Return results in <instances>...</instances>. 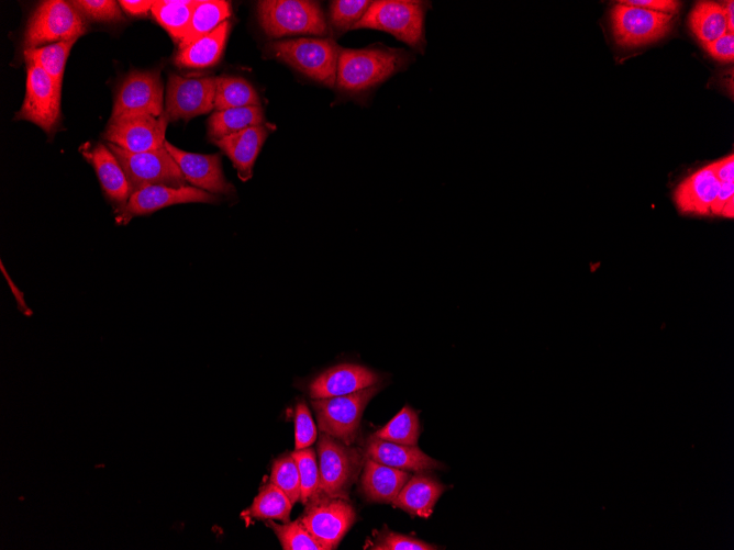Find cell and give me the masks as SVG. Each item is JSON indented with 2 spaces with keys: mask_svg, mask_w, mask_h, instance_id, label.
I'll use <instances>...</instances> for the list:
<instances>
[{
  "mask_svg": "<svg viewBox=\"0 0 734 550\" xmlns=\"http://www.w3.org/2000/svg\"><path fill=\"white\" fill-rule=\"evenodd\" d=\"M715 175L720 182L734 181V155L713 162Z\"/></svg>",
  "mask_w": 734,
  "mask_h": 550,
  "instance_id": "obj_42",
  "label": "cell"
},
{
  "mask_svg": "<svg viewBox=\"0 0 734 550\" xmlns=\"http://www.w3.org/2000/svg\"><path fill=\"white\" fill-rule=\"evenodd\" d=\"M365 458L379 463L415 473H427L442 464L425 454L418 446H407L381 440L374 435L366 444Z\"/></svg>",
  "mask_w": 734,
  "mask_h": 550,
  "instance_id": "obj_19",
  "label": "cell"
},
{
  "mask_svg": "<svg viewBox=\"0 0 734 550\" xmlns=\"http://www.w3.org/2000/svg\"><path fill=\"white\" fill-rule=\"evenodd\" d=\"M259 23L268 37L290 34L324 35L329 26L320 4L309 0H264L257 4Z\"/></svg>",
  "mask_w": 734,
  "mask_h": 550,
  "instance_id": "obj_4",
  "label": "cell"
},
{
  "mask_svg": "<svg viewBox=\"0 0 734 550\" xmlns=\"http://www.w3.org/2000/svg\"><path fill=\"white\" fill-rule=\"evenodd\" d=\"M76 41H66L23 50L26 64L42 68L54 82L62 87L65 64Z\"/></svg>",
  "mask_w": 734,
  "mask_h": 550,
  "instance_id": "obj_31",
  "label": "cell"
},
{
  "mask_svg": "<svg viewBox=\"0 0 734 550\" xmlns=\"http://www.w3.org/2000/svg\"><path fill=\"white\" fill-rule=\"evenodd\" d=\"M231 23L226 20L214 31L179 49L175 64L186 68H208L215 65L224 50Z\"/></svg>",
  "mask_w": 734,
  "mask_h": 550,
  "instance_id": "obj_24",
  "label": "cell"
},
{
  "mask_svg": "<svg viewBox=\"0 0 734 550\" xmlns=\"http://www.w3.org/2000/svg\"><path fill=\"white\" fill-rule=\"evenodd\" d=\"M249 105H260V99L247 80L234 76L218 77L214 97L215 111Z\"/></svg>",
  "mask_w": 734,
  "mask_h": 550,
  "instance_id": "obj_30",
  "label": "cell"
},
{
  "mask_svg": "<svg viewBox=\"0 0 734 550\" xmlns=\"http://www.w3.org/2000/svg\"><path fill=\"white\" fill-rule=\"evenodd\" d=\"M92 164L105 197L115 205L116 211L123 209L131 190L126 175L116 157L105 145L98 144L90 151L84 153Z\"/></svg>",
  "mask_w": 734,
  "mask_h": 550,
  "instance_id": "obj_21",
  "label": "cell"
},
{
  "mask_svg": "<svg viewBox=\"0 0 734 550\" xmlns=\"http://www.w3.org/2000/svg\"><path fill=\"white\" fill-rule=\"evenodd\" d=\"M232 13L231 3L222 0L197 1L193 9L189 29L184 40L178 44L182 49L214 31L221 23L227 20Z\"/></svg>",
  "mask_w": 734,
  "mask_h": 550,
  "instance_id": "obj_26",
  "label": "cell"
},
{
  "mask_svg": "<svg viewBox=\"0 0 734 550\" xmlns=\"http://www.w3.org/2000/svg\"><path fill=\"white\" fill-rule=\"evenodd\" d=\"M369 549L376 550H435L436 546L421 539L390 531H380Z\"/></svg>",
  "mask_w": 734,
  "mask_h": 550,
  "instance_id": "obj_38",
  "label": "cell"
},
{
  "mask_svg": "<svg viewBox=\"0 0 734 550\" xmlns=\"http://www.w3.org/2000/svg\"><path fill=\"white\" fill-rule=\"evenodd\" d=\"M269 481L282 490L292 504L300 500V475L292 453L274 462Z\"/></svg>",
  "mask_w": 734,
  "mask_h": 550,
  "instance_id": "obj_36",
  "label": "cell"
},
{
  "mask_svg": "<svg viewBox=\"0 0 734 550\" xmlns=\"http://www.w3.org/2000/svg\"><path fill=\"white\" fill-rule=\"evenodd\" d=\"M380 389V385L375 384L345 395L312 399L320 430L352 445L365 407Z\"/></svg>",
  "mask_w": 734,
  "mask_h": 550,
  "instance_id": "obj_7",
  "label": "cell"
},
{
  "mask_svg": "<svg viewBox=\"0 0 734 550\" xmlns=\"http://www.w3.org/2000/svg\"><path fill=\"white\" fill-rule=\"evenodd\" d=\"M218 77H168L164 115L170 121L190 120L214 109Z\"/></svg>",
  "mask_w": 734,
  "mask_h": 550,
  "instance_id": "obj_11",
  "label": "cell"
},
{
  "mask_svg": "<svg viewBox=\"0 0 734 550\" xmlns=\"http://www.w3.org/2000/svg\"><path fill=\"white\" fill-rule=\"evenodd\" d=\"M82 16L101 22L123 20L120 5L113 0H77L70 1Z\"/></svg>",
  "mask_w": 734,
  "mask_h": 550,
  "instance_id": "obj_37",
  "label": "cell"
},
{
  "mask_svg": "<svg viewBox=\"0 0 734 550\" xmlns=\"http://www.w3.org/2000/svg\"><path fill=\"white\" fill-rule=\"evenodd\" d=\"M381 375L356 363H341L318 374L309 384L311 399L349 394L379 383Z\"/></svg>",
  "mask_w": 734,
  "mask_h": 550,
  "instance_id": "obj_17",
  "label": "cell"
},
{
  "mask_svg": "<svg viewBox=\"0 0 734 550\" xmlns=\"http://www.w3.org/2000/svg\"><path fill=\"white\" fill-rule=\"evenodd\" d=\"M410 476L408 471L365 458L360 489L369 502L391 504Z\"/></svg>",
  "mask_w": 734,
  "mask_h": 550,
  "instance_id": "obj_22",
  "label": "cell"
},
{
  "mask_svg": "<svg viewBox=\"0 0 734 550\" xmlns=\"http://www.w3.org/2000/svg\"><path fill=\"white\" fill-rule=\"evenodd\" d=\"M107 146L122 166L131 194L149 186L181 188L186 179L168 150L164 147L145 153H130L111 143Z\"/></svg>",
  "mask_w": 734,
  "mask_h": 550,
  "instance_id": "obj_8",
  "label": "cell"
},
{
  "mask_svg": "<svg viewBox=\"0 0 734 550\" xmlns=\"http://www.w3.org/2000/svg\"><path fill=\"white\" fill-rule=\"evenodd\" d=\"M196 4L194 0L154 1L151 12L171 38L179 44L189 29Z\"/></svg>",
  "mask_w": 734,
  "mask_h": 550,
  "instance_id": "obj_29",
  "label": "cell"
},
{
  "mask_svg": "<svg viewBox=\"0 0 734 550\" xmlns=\"http://www.w3.org/2000/svg\"><path fill=\"white\" fill-rule=\"evenodd\" d=\"M430 9V1H371L366 13L353 30L372 29L390 33L416 52L424 54L426 48L424 21Z\"/></svg>",
  "mask_w": 734,
  "mask_h": 550,
  "instance_id": "obj_2",
  "label": "cell"
},
{
  "mask_svg": "<svg viewBox=\"0 0 734 550\" xmlns=\"http://www.w3.org/2000/svg\"><path fill=\"white\" fill-rule=\"evenodd\" d=\"M316 452L320 471V489L316 496L346 498L364 464V456L357 448L322 431Z\"/></svg>",
  "mask_w": 734,
  "mask_h": 550,
  "instance_id": "obj_6",
  "label": "cell"
},
{
  "mask_svg": "<svg viewBox=\"0 0 734 550\" xmlns=\"http://www.w3.org/2000/svg\"><path fill=\"white\" fill-rule=\"evenodd\" d=\"M413 61L405 49L374 44L364 48H342L338 57L335 87L347 97L372 91L391 76Z\"/></svg>",
  "mask_w": 734,
  "mask_h": 550,
  "instance_id": "obj_1",
  "label": "cell"
},
{
  "mask_svg": "<svg viewBox=\"0 0 734 550\" xmlns=\"http://www.w3.org/2000/svg\"><path fill=\"white\" fill-rule=\"evenodd\" d=\"M300 517L311 535L326 550L335 549L356 519L346 498L316 496Z\"/></svg>",
  "mask_w": 734,
  "mask_h": 550,
  "instance_id": "obj_12",
  "label": "cell"
},
{
  "mask_svg": "<svg viewBox=\"0 0 734 550\" xmlns=\"http://www.w3.org/2000/svg\"><path fill=\"white\" fill-rule=\"evenodd\" d=\"M611 21L615 42L622 47H637L664 37L672 26L674 16L618 1Z\"/></svg>",
  "mask_w": 734,
  "mask_h": 550,
  "instance_id": "obj_9",
  "label": "cell"
},
{
  "mask_svg": "<svg viewBox=\"0 0 734 550\" xmlns=\"http://www.w3.org/2000/svg\"><path fill=\"white\" fill-rule=\"evenodd\" d=\"M292 456L297 462L300 475V502L308 504L314 498L320 489V471L315 451L312 448L294 450Z\"/></svg>",
  "mask_w": 734,
  "mask_h": 550,
  "instance_id": "obj_34",
  "label": "cell"
},
{
  "mask_svg": "<svg viewBox=\"0 0 734 550\" xmlns=\"http://www.w3.org/2000/svg\"><path fill=\"white\" fill-rule=\"evenodd\" d=\"M216 194L196 187L171 188L149 186L131 194L126 205L116 211V223L126 224L134 216L151 214L159 209L190 202L215 203Z\"/></svg>",
  "mask_w": 734,
  "mask_h": 550,
  "instance_id": "obj_15",
  "label": "cell"
},
{
  "mask_svg": "<svg viewBox=\"0 0 734 550\" xmlns=\"http://www.w3.org/2000/svg\"><path fill=\"white\" fill-rule=\"evenodd\" d=\"M26 91L15 120L30 121L51 135L60 117V89L38 66L26 64Z\"/></svg>",
  "mask_w": 734,
  "mask_h": 550,
  "instance_id": "obj_10",
  "label": "cell"
},
{
  "mask_svg": "<svg viewBox=\"0 0 734 550\" xmlns=\"http://www.w3.org/2000/svg\"><path fill=\"white\" fill-rule=\"evenodd\" d=\"M87 32V24L71 2H41L29 19L23 36V50L43 44L77 41Z\"/></svg>",
  "mask_w": 734,
  "mask_h": 550,
  "instance_id": "obj_5",
  "label": "cell"
},
{
  "mask_svg": "<svg viewBox=\"0 0 734 550\" xmlns=\"http://www.w3.org/2000/svg\"><path fill=\"white\" fill-rule=\"evenodd\" d=\"M273 55L310 79L334 87L342 47L331 38L277 41L268 46Z\"/></svg>",
  "mask_w": 734,
  "mask_h": 550,
  "instance_id": "obj_3",
  "label": "cell"
},
{
  "mask_svg": "<svg viewBox=\"0 0 734 550\" xmlns=\"http://www.w3.org/2000/svg\"><path fill=\"white\" fill-rule=\"evenodd\" d=\"M153 2L154 1L121 0L118 3L127 14L145 15L151 11Z\"/></svg>",
  "mask_w": 734,
  "mask_h": 550,
  "instance_id": "obj_43",
  "label": "cell"
},
{
  "mask_svg": "<svg viewBox=\"0 0 734 550\" xmlns=\"http://www.w3.org/2000/svg\"><path fill=\"white\" fill-rule=\"evenodd\" d=\"M168 124L166 116L149 114H126L110 119L103 137L130 153H145L159 149L165 145Z\"/></svg>",
  "mask_w": 734,
  "mask_h": 550,
  "instance_id": "obj_13",
  "label": "cell"
},
{
  "mask_svg": "<svg viewBox=\"0 0 734 550\" xmlns=\"http://www.w3.org/2000/svg\"><path fill=\"white\" fill-rule=\"evenodd\" d=\"M725 16L727 24V32L733 33L734 31V2L729 1L725 5Z\"/></svg>",
  "mask_w": 734,
  "mask_h": 550,
  "instance_id": "obj_44",
  "label": "cell"
},
{
  "mask_svg": "<svg viewBox=\"0 0 734 550\" xmlns=\"http://www.w3.org/2000/svg\"><path fill=\"white\" fill-rule=\"evenodd\" d=\"M165 148L179 166L186 181L213 194H234V187L225 179L221 155H203L181 150L165 141Z\"/></svg>",
  "mask_w": 734,
  "mask_h": 550,
  "instance_id": "obj_16",
  "label": "cell"
},
{
  "mask_svg": "<svg viewBox=\"0 0 734 550\" xmlns=\"http://www.w3.org/2000/svg\"><path fill=\"white\" fill-rule=\"evenodd\" d=\"M689 26L702 44L727 33L724 5L713 1L698 2L689 14Z\"/></svg>",
  "mask_w": 734,
  "mask_h": 550,
  "instance_id": "obj_28",
  "label": "cell"
},
{
  "mask_svg": "<svg viewBox=\"0 0 734 550\" xmlns=\"http://www.w3.org/2000/svg\"><path fill=\"white\" fill-rule=\"evenodd\" d=\"M266 525L274 530L283 550H326L305 528L300 518L282 525L267 519Z\"/></svg>",
  "mask_w": 734,
  "mask_h": 550,
  "instance_id": "obj_33",
  "label": "cell"
},
{
  "mask_svg": "<svg viewBox=\"0 0 734 550\" xmlns=\"http://www.w3.org/2000/svg\"><path fill=\"white\" fill-rule=\"evenodd\" d=\"M708 53L715 59L724 63L734 59V35L733 33H725L719 38L703 44Z\"/></svg>",
  "mask_w": 734,
  "mask_h": 550,
  "instance_id": "obj_40",
  "label": "cell"
},
{
  "mask_svg": "<svg viewBox=\"0 0 734 550\" xmlns=\"http://www.w3.org/2000/svg\"><path fill=\"white\" fill-rule=\"evenodd\" d=\"M268 135L265 125L251 126L215 141V145L230 158L242 181L253 176L255 160Z\"/></svg>",
  "mask_w": 734,
  "mask_h": 550,
  "instance_id": "obj_20",
  "label": "cell"
},
{
  "mask_svg": "<svg viewBox=\"0 0 734 550\" xmlns=\"http://www.w3.org/2000/svg\"><path fill=\"white\" fill-rule=\"evenodd\" d=\"M620 2L660 13L670 14L672 16L678 13L680 8V2L674 0H623Z\"/></svg>",
  "mask_w": 734,
  "mask_h": 550,
  "instance_id": "obj_41",
  "label": "cell"
},
{
  "mask_svg": "<svg viewBox=\"0 0 734 550\" xmlns=\"http://www.w3.org/2000/svg\"><path fill=\"white\" fill-rule=\"evenodd\" d=\"M375 437L407 446H416L420 423L416 412L404 406L388 424L374 434Z\"/></svg>",
  "mask_w": 734,
  "mask_h": 550,
  "instance_id": "obj_32",
  "label": "cell"
},
{
  "mask_svg": "<svg viewBox=\"0 0 734 550\" xmlns=\"http://www.w3.org/2000/svg\"><path fill=\"white\" fill-rule=\"evenodd\" d=\"M316 439V427L304 402H299L294 414V449L310 447Z\"/></svg>",
  "mask_w": 734,
  "mask_h": 550,
  "instance_id": "obj_39",
  "label": "cell"
},
{
  "mask_svg": "<svg viewBox=\"0 0 734 550\" xmlns=\"http://www.w3.org/2000/svg\"><path fill=\"white\" fill-rule=\"evenodd\" d=\"M264 123L262 105L231 108L215 111L208 121V135L215 142L251 126Z\"/></svg>",
  "mask_w": 734,
  "mask_h": 550,
  "instance_id": "obj_25",
  "label": "cell"
},
{
  "mask_svg": "<svg viewBox=\"0 0 734 550\" xmlns=\"http://www.w3.org/2000/svg\"><path fill=\"white\" fill-rule=\"evenodd\" d=\"M164 113V87L159 71H132L119 86L110 119L126 114H149L162 116Z\"/></svg>",
  "mask_w": 734,
  "mask_h": 550,
  "instance_id": "obj_14",
  "label": "cell"
},
{
  "mask_svg": "<svg viewBox=\"0 0 734 550\" xmlns=\"http://www.w3.org/2000/svg\"><path fill=\"white\" fill-rule=\"evenodd\" d=\"M291 507L292 503L285 492L269 481L260 487L252 505L242 513V517L262 520L277 519L288 523Z\"/></svg>",
  "mask_w": 734,
  "mask_h": 550,
  "instance_id": "obj_27",
  "label": "cell"
},
{
  "mask_svg": "<svg viewBox=\"0 0 734 550\" xmlns=\"http://www.w3.org/2000/svg\"><path fill=\"white\" fill-rule=\"evenodd\" d=\"M445 486L425 473L410 476L403 485L393 505L411 516L429 517Z\"/></svg>",
  "mask_w": 734,
  "mask_h": 550,
  "instance_id": "obj_23",
  "label": "cell"
},
{
  "mask_svg": "<svg viewBox=\"0 0 734 550\" xmlns=\"http://www.w3.org/2000/svg\"><path fill=\"white\" fill-rule=\"evenodd\" d=\"M720 189L713 162L698 169L675 189L674 201L685 214L710 215Z\"/></svg>",
  "mask_w": 734,
  "mask_h": 550,
  "instance_id": "obj_18",
  "label": "cell"
},
{
  "mask_svg": "<svg viewBox=\"0 0 734 550\" xmlns=\"http://www.w3.org/2000/svg\"><path fill=\"white\" fill-rule=\"evenodd\" d=\"M371 1L334 0L330 2L329 21L336 35H341L364 16Z\"/></svg>",
  "mask_w": 734,
  "mask_h": 550,
  "instance_id": "obj_35",
  "label": "cell"
}]
</instances>
